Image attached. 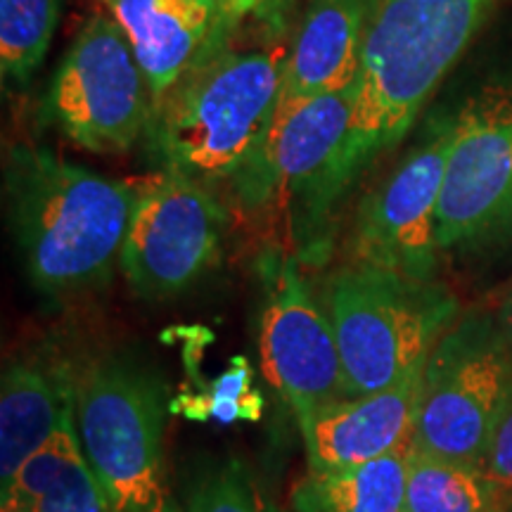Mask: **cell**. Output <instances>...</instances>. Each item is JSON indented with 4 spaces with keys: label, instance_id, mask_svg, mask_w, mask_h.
I'll list each match as a JSON object with an SVG mask.
<instances>
[{
    "label": "cell",
    "instance_id": "obj_11",
    "mask_svg": "<svg viewBox=\"0 0 512 512\" xmlns=\"http://www.w3.org/2000/svg\"><path fill=\"white\" fill-rule=\"evenodd\" d=\"M512 233V83H486L453 112L437 214L441 254L475 252Z\"/></svg>",
    "mask_w": 512,
    "mask_h": 512
},
{
    "label": "cell",
    "instance_id": "obj_17",
    "mask_svg": "<svg viewBox=\"0 0 512 512\" xmlns=\"http://www.w3.org/2000/svg\"><path fill=\"white\" fill-rule=\"evenodd\" d=\"M0 491V510L8 512H112L105 489L83 456L74 418L24 460Z\"/></svg>",
    "mask_w": 512,
    "mask_h": 512
},
{
    "label": "cell",
    "instance_id": "obj_3",
    "mask_svg": "<svg viewBox=\"0 0 512 512\" xmlns=\"http://www.w3.org/2000/svg\"><path fill=\"white\" fill-rule=\"evenodd\" d=\"M235 24L155 107L152 145L164 169L204 185L233 183L271 133L287 60L278 38L235 43Z\"/></svg>",
    "mask_w": 512,
    "mask_h": 512
},
{
    "label": "cell",
    "instance_id": "obj_26",
    "mask_svg": "<svg viewBox=\"0 0 512 512\" xmlns=\"http://www.w3.org/2000/svg\"><path fill=\"white\" fill-rule=\"evenodd\" d=\"M0 512H8V510H0Z\"/></svg>",
    "mask_w": 512,
    "mask_h": 512
},
{
    "label": "cell",
    "instance_id": "obj_14",
    "mask_svg": "<svg viewBox=\"0 0 512 512\" xmlns=\"http://www.w3.org/2000/svg\"><path fill=\"white\" fill-rule=\"evenodd\" d=\"M422 370L389 389L347 396L297 418L309 472L347 470L413 444Z\"/></svg>",
    "mask_w": 512,
    "mask_h": 512
},
{
    "label": "cell",
    "instance_id": "obj_9",
    "mask_svg": "<svg viewBox=\"0 0 512 512\" xmlns=\"http://www.w3.org/2000/svg\"><path fill=\"white\" fill-rule=\"evenodd\" d=\"M228 211L195 178L162 169L138 181L119 271L140 299L188 292L221 261Z\"/></svg>",
    "mask_w": 512,
    "mask_h": 512
},
{
    "label": "cell",
    "instance_id": "obj_21",
    "mask_svg": "<svg viewBox=\"0 0 512 512\" xmlns=\"http://www.w3.org/2000/svg\"><path fill=\"white\" fill-rule=\"evenodd\" d=\"M183 512H283V508L245 460L228 458L195 477Z\"/></svg>",
    "mask_w": 512,
    "mask_h": 512
},
{
    "label": "cell",
    "instance_id": "obj_1",
    "mask_svg": "<svg viewBox=\"0 0 512 512\" xmlns=\"http://www.w3.org/2000/svg\"><path fill=\"white\" fill-rule=\"evenodd\" d=\"M136 197L138 181L100 176L46 147H12L5 207L31 287L53 302L105 290L121 264Z\"/></svg>",
    "mask_w": 512,
    "mask_h": 512
},
{
    "label": "cell",
    "instance_id": "obj_6",
    "mask_svg": "<svg viewBox=\"0 0 512 512\" xmlns=\"http://www.w3.org/2000/svg\"><path fill=\"white\" fill-rule=\"evenodd\" d=\"M356 83L306 100L275 119L254 162L233 181L249 211L283 209L292 252L304 266H320L332 252V176L347 143Z\"/></svg>",
    "mask_w": 512,
    "mask_h": 512
},
{
    "label": "cell",
    "instance_id": "obj_22",
    "mask_svg": "<svg viewBox=\"0 0 512 512\" xmlns=\"http://www.w3.org/2000/svg\"><path fill=\"white\" fill-rule=\"evenodd\" d=\"M230 370L211 382L209 392L204 396H185L183 413L192 420L214 418L219 422L235 420H259L261 418V396L249 392L252 368L247 358H230Z\"/></svg>",
    "mask_w": 512,
    "mask_h": 512
},
{
    "label": "cell",
    "instance_id": "obj_10",
    "mask_svg": "<svg viewBox=\"0 0 512 512\" xmlns=\"http://www.w3.org/2000/svg\"><path fill=\"white\" fill-rule=\"evenodd\" d=\"M304 268L290 247L280 245L264 249L256 261L261 370L294 418L349 396L328 306Z\"/></svg>",
    "mask_w": 512,
    "mask_h": 512
},
{
    "label": "cell",
    "instance_id": "obj_8",
    "mask_svg": "<svg viewBox=\"0 0 512 512\" xmlns=\"http://www.w3.org/2000/svg\"><path fill=\"white\" fill-rule=\"evenodd\" d=\"M46 117L93 155H126L150 131V81L114 17L83 24L48 88Z\"/></svg>",
    "mask_w": 512,
    "mask_h": 512
},
{
    "label": "cell",
    "instance_id": "obj_4",
    "mask_svg": "<svg viewBox=\"0 0 512 512\" xmlns=\"http://www.w3.org/2000/svg\"><path fill=\"white\" fill-rule=\"evenodd\" d=\"M171 406L164 375L143 356L86 351L76 387V434L112 512H183L166 467Z\"/></svg>",
    "mask_w": 512,
    "mask_h": 512
},
{
    "label": "cell",
    "instance_id": "obj_20",
    "mask_svg": "<svg viewBox=\"0 0 512 512\" xmlns=\"http://www.w3.org/2000/svg\"><path fill=\"white\" fill-rule=\"evenodd\" d=\"M62 0H0V74L24 86L46 60Z\"/></svg>",
    "mask_w": 512,
    "mask_h": 512
},
{
    "label": "cell",
    "instance_id": "obj_12",
    "mask_svg": "<svg viewBox=\"0 0 512 512\" xmlns=\"http://www.w3.org/2000/svg\"><path fill=\"white\" fill-rule=\"evenodd\" d=\"M453 114H439L418 145L358 202L349 233V261L415 280H437V214Z\"/></svg>",
    "mask_w": 512,
    "mask_h": 512
},
{
    "label": "cell",
    "instance_id": "obj_18",
    "mask_svg": "<svg viewBox=\"0 0 512 512\" xmlns=\"http://www.w3.org/2000/svg\"><path fill=\"white\" fill-rule=\"evenodd\" d=\"M411 451L406 444L347 470L309 472L294 484L292 512H403Z\"/></svg>",
    "mask_w": 512,
    "mask_h": 512
},
{
    "label": "cell",
    "instance_id": "obj_5",
    "mask_svg": "<svg viewBox=\"0 0 512 512\" xmlns=\"http://www.w3.org/2000/svg\"><path fill=\"white\" fill-rule=\"evenodd\" d=\"M323 302L342 356L347 394H370L425 368L460 304L437 280H415L366 264H344L325 283Z\"/></svg>",
    "mask_w": 512,
    "mask_h": 512
},
{
    "label": "cell",
    "instance_id": "obj_24",
    "mask_svg": "<svg viewBox=\"0 0 512 512\" xmlns=\"http://www.w3.org/2000/svg\"><path fill=\"white\" fill-rule=\"evenodd\" d=\"M486 475H491L496 482L512 489V396L505 406V411L498 420V427L491 437L489 451L484 460Z\"/></svg>",
    "mask_w": 512,
    "mask_h": 512
},
{
    "label": "cell",
    "instance_id": "obj_15",
    "mask_svg": "<svg viewBox=\"0 0 512 512\" xmlns=\"http://www.w3.org/2000/svg\"><path fill=\"white\" fill-rule=\"evenodd\" d=\"M124 29L155 107L228 27L223 0H100Z\"/></svg>",
    "mask_w": 512,
    "mask_h": 512
},
{
    "label": "cell",
    "instance_id": "obj_16",
    "mask_svg": "<svg viewBox=\"0 0 512 512\" xmlns=\"http://www.w3.org/2000/svg\"><path fill=\"white\" fill-rule=\"evenodd\" d=\"M370 0H309L290 50L275 119L318 95L354 86Z\"/></svg>",
    "mask_w": 512,
    "mask_h": 512
},
{
    "label": "cell",
    "instance_id": "obj_23",
    "mask_svg": "<svg viewBox=\"0 0 512 512\" xmlns=\"http://www.w3.org/2000/svg\"><path fill=\"white\" fill-rule=\"evenodd\" d=\"M292 0H223V10L230 24L240 27L245 19L259 22L278 34L285 24V15Z\"/></svg>",
    "mask_w": 512,
    "mask_h": 512
},
{
    "label": "cell",
    "instance_id": "obj_2",
    "mask_svg": "<svg viewBox=\"0 0 512 512\" xmlns=\"http://www.w3.org/2000/svg\"><path fill=\"white\" fill-rule=\"evenodd\" d=\"M494 0H370L356 107L332 176L335 207L363 171L406 138Z\"/></svg>",
    "mask_w": 512,
    "mask_h": 512
},
{
    "label": "cell",
    "instance_id": "obj_19",
    "mask_svg": "<svg viewBox=\"0 0 512 512\" xmlns=\"http://www.w3.org/2000/svg\"><path fill=\"white\" fill-rule=\"evenodd\" d=\"M510 491L484 467L413 448L403 512H508Z\"/></svg>",
    "mask_w": 512,
    "mask_h": 512
},
{
    "label": "cell",
    "instance_id": "obj_13",
    "mask_svg": "<svg viewBox=\"0 0 512 512\" xmlns=\"http://www.w3.org/2000/svg\"><path fill=\"white\" fill-rule=\"evenodd\" d=\"M86 351L62 337L22 344L0 375V486L15 477L76 411V387Z\"/></svg>",
    "mask_w": 512,
    "mask_h": 512
},
{
    "label": "cell",
    "instance_id": "obj_25",
    "mask_svg": "<svg viewBox=\"0 0 512 512\" xmlns=\"http://www.w3.org/2000/svg\"><path fill=\"white\" fill-rule=\"evenodd\" d=\"M489 313L494 316L496 328L501 330L505 344H508L512 351V280L503 287V292L498 294L494 309H491Z\"/></svg>",
    "mask_w": 512,
    "mask_h": 512
},
{
    "label": "cell",
    "instance_id": "obj_7",
    "mask_svg": "<svg viewBox=\"0 0 512 512\" xmlns=\"http://www.w3.org/2000/svg\"><path fill=\"white\" fill-rule=\"evenodd\" d=\"M512 396V351L489 311L460 313L422 370L413 448L484 467Z\"/></svg>",
    "mask_w": 512,
    "mask_h": 512
}]
</instances>
